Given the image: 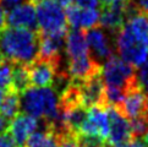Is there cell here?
I'll return each instance as SVG.
<instances>
[{
  "mask_svg": "<svg viewBox=\"0 0 148 147\" xmlns=\"http://www.w3.org/2000/svg\"><path fill=\"white\" fill-rule=\"evenodd\" d=\"M0 53L10 63L29 65L39 54V31L6 27L0 32Z\"/></svg>",
  "mask_w": 148,
  "mask_h": 147,
  "instance_id": "1",
  "label": "cell"
},
{
  "mask_svg": "<svg viewBox=\"0 0 148 147\" xmlns=\"http://www.w3.org/2000/svg\"><path fill=\"white\" fill-rule=\"evenodd\" d=\"M102 77L107 87L120 88L125 91V93L138 86L134 66L115 55L104 63Z\"/></svg>",
  "mask_w": 148,
  "mask_h": 147,
  "instance_id": "2",
  "label": "cell"
},
{
  "mask_svg": "<svg viewBox=\"0 0 148 147\" xmlns=\"http://www.w3.org/2000/svg\"><path fill=\"white\" fill-rule=\"evenodd\" d=\"M116 49L120 58L134 67H140L148 60V48L124 25L116 33Z\"/></svg>",
  "mask_w": 148,
  "mask_h": 147,
  "instance_id": "3",
  "label": "cell"
},
{
  "mask_svg": "<svg viewBox=\"0 0 148 147\" xmlns=\"http://www.w3.org/2000/svg\"><path fill=\"white\" fill-rule=\"evenodd\" d=\"M37 20L43 33H58L67 31L65 11L56 0H45L37 6Z\"/></svg>",
  "mask_w": 148,
  "mask_h": 147,
  "instance_id": "4",
  "label": "cell"
},
{
  "mask_svg": "<svg viewBox=\"0 0 148 147\" xmlns=\"http://www.w3.org/2000/svg\"><path fill=\"white\" fill-rule=\"evenodd\" d=\"M60 63H55L53 60L43 59V58L38 56L33 63L28 65L31 87H51L55 81L56 74L59 71H62L60 69Z\"/></svg>",
  "mask_w": 148,
  "mask_h": 147,
  "instance_id": "5",
  "label": "cell"
},
{
  "mask_svg": "<svg viewBox=\"0 0 148 147\" xmlns=\"http://www.w3.org/2000/svg\"><path fill=\"white\" fill-rule=\"evenodd\" d=\"M110 130V122L104 106H94L88 109L87 119L84 120L83 125L78 134L89 135V136H99L104 140H108Z\"/></svg>",
  "mask_w": 148,
  "mask_h": 147,
  "instance_id": "6",
  "label": "cell"
},
{
  "mask_svg": "<svg viewBox=\"0 0 148 147\" xmlns=\"http://www.w3.org/2000/svg\"><path fill=\"white\" fill-rule=\"evenodd\" d=\"M105 109H107L109 122H110V130H109V136L107 140L108 145L114 147L121 144L129 142L130 140H132L131 124L127 120V118H125L120 113V110L115 107L107 106Z\"/></svg>",
  "mask_w": 148,
  "mask_h": 147,
  "instance_id": "7",
  "label": "cell"
},
{
  "mask_svg": "<svg viewBox=\"0 0 148 147\" xmlns=\"http://www.w3.org/2000/svg\"><path fill=\"white\" fill-rule=\"evenodd\" d=\"M66 32L58 33H43L39 31V58L60 63L62 60V52H64Z\"/></svg>",
  "mask_w": 148,
  "mask_h": 147,
  "instance_id": "8",
  "label": "cell"
},
{
  "mask_svg": "<svg viewBox=\"0 0 148 147\" xmlns=\"http://www.w3.org/2000/svg\"><path fill=\"white\" fill-rule=\"evenodd\" d=\"M38 125V119L27 114L20 113L16 118H14L10 122L8 131L11 134L16 147H26L28 139L37 131Z\"/></svg>",
  "mask_w": 148,
  "mask_h": 147,
  "instance_id": "9",
  "label": "cell"
},
{
  "mask_svg": "<svg viewBox=\"0 0 148 147\" xmlns=\"http://www.w3.org/2000/svg\"><path fill=\"white\" fill-rule=\"evenodd\" d=\"M66 21L71 28L91 30L99 26L100 12L93 9H81L77 5H70L66 8Z\"/></svg>",
  "mask_w": 148,
  "mask_h": 147,
  "instance_id": "10",
  "label": "cell"
},
{
  "mask_svg": "<svg viewBox=\"0 0 148 147\" xmlns=\"http://www.w3.org/2000/svg\"><path fill=\"white\" fill-rule=\"evenodd\" d=\"M6 25H9L10 27L39 31L38 20H37V10L34 9V4L28 1L12 9L11 11H9Z\"/></svg>",
  "mask_w": 148,
  "mask_h": 147,
  "instance_id": "11",
  "label": "cell"
},
{
  "mask_svg": "<svg viewBox=\"0 0 148 147\" xmlns=\"http://www.w3.org/2000/svg\"><path fill=\"white\" fill-rule=\"evenodd\" d=\"M86 39L89 48V53L98 63L107 61L112 58L113 47L109 43L108 37L103 32L102 27H94L86 32Z\"/></svg>",
  "mask_w": 148,
  "mask_h": 147,
  "instance_id": "12",
  "label": "cell"
},
{
  "mask_svg": "<svg viewBox=\"0 0 148 147\" xmlns=\"http://www.w3.org/2000/svg\"><path fill=\"white\" fill-rule=\"evenodd\" d=\"M80 86L82 103L87 109L94 106H104V81L102 74H98L96 76L83 81L76 82Z\"/></svg>",
  "mask_w": 148,
  "mask_h": 147,
  "instance_id": "13",
  "label": "cell"
},
{
  "mask_svg": "<svg viewBox=\"0 0 148 147\" xmlns=\"http://www.w3.org/2000/svg\"><path fill=\"white\" fill-rule=\"evenodd\" d=\"M120 113L127 119H135L143 115L148 109V97L137 86L125 94L123 103L118 107Z\"/></svg>",
  "mask_w": 148,
  "mask_h": 147,
  "instance_id": "14",
  "label": "cell"
},
{
  "mask_svg": "<svg viewBox=\"0 0 148 147\" xmlns=\"http://www.w3.org/2000/svg\"><path fill=\"white\" fill-rule=\"evenodd\" d=\"M65 52L67 55V60L80 59L82 56L91 54L86 39V32L83 30L71 28L70 31H67L65 41Z\"/></svg>",
  "mask_w": 148,
  "mask_h": 147,
  "instance_id": "15",
  "label": "cell"
},
{
  "mask_svg": "<svg viewBox=\"0 0 148 147\" xmlns=\"http://www.w3.org/2000/svg\"><path fill=\"white\" fill-rule=\"evenodd\" d=\"M29 87H31V80H29L28 65L12 63L11 85H10V88L12 91L17 92L18 94H22Z\"/></svg>",
  "mask_w": 148,
  "mask_h": 147,
  "instance_id": "16",
  "label": "cell"
},
{
  "mask_svg": "<svg viewBox=\"0 0 148 147\" xmlns=\"http://www.w3.org/2000/svg\"><path fill=\"white\" fill-rule=\"evenodd\" d=\"M21 112V94L12 91L11 88L5 92V97L3 104L0 107V114L8 120L11 122L14 118H16Z\"/></svg>",
  "mask_w": 148,
  "mask_h": 147,
  "instance_id": "17",
  "label": "cell"
},
{
  "mask_svg": "<svg viewBox=\"0 0 148 147\" xmlns=\"http://www.w3.org/2000/svg\"><path fill=\"white\" fill-rule=\"evenodd\" d=\"M125 26L141 43L148 48V17L145 14H137L125 22Z\"/></svg>",
  "mask_w": 148,
  "mask_h": 147,
  "instance_id": "18",
  "label": "cell"
},
{
  "mask_svg": "<svg viewBox=\"0 0 148 147\" xmlns=\"http://www.w3.org/2000/svg\"><path fill=\"white\" fill-rule=\"evenodd\" d=\"M26 147H58V141L55 135L42 125V130L36 131L31 136Z\"/></svg>",
  "mask_w": 148,
  "mask_h": 147,
  "instance_id": "19",
  "label": "cell"
},
{
  "mask_svg": "<svg viewBox=\"0 0 148 147\" xmlns=\"http://www.w3.org/2000/svg\"><path fill=\"white\" fill-rule=\"evenodd\" d=\"M11 72H12V63L8 60L0 64V90L8 91L11 85Z\"/></svg>",
  "mask_w": 148,
  "mask_h": 147,
  "instance_id": "20",
  "label": "cell"
},
{
  "mask_svg": "<svg viewBox=\"0 0 148 147\" xmlns=\"http://www.w3.org/2000/svg\"><path fill=\"white\" fill-rule=\"evenodd\" d=\"M78 145L80 147H109L107 140L99 136H89V135H77Z\"/></svg>",
  "mask_w": 148,
  "mask_h": 147,
  "instance_id": "21",
  "label": "cell"
},
{
  "mask_svg": "<svg viewBox=\"0 0 148 147\" xmlns=\"http://www.w3.org/2000/svg\"><path fill=\"white\" fill-rule=\"evenodd\" d=\"M136 78L141 91L148 97V60L136 71Z\"/></svg>",
  "mask_w": 148,
  "mask_h": 147,
  "instance_id": "22",
  "label": "cell"
},
{
  "mask_svg": "<svg viewBox=\"0 0 148 147\" xmlns=\"http://www.w3.org/2000/svg\"><path fill=\"white\" fill-rule=\"evenodd\" d=\"M58 141V147H80L77 135L72 133H65L55 136Z\"/></svg>",
  "mask_w": 148,
  "mask_h": 147,
  "instance_id": "23",
  "label": "cell"
},
{
  "mask_svg": "<svg viewBox=\"0 0 148 147\" xmlns=\"http://www.w3.org/2000/svg\"><path fill=\"white\" fill-rule=\"evenodd\" d=\"M75 3L81 9H93V10H97L99 6L103 5L102 0H75Z\"/></svg>",
  "mask_w": 148,
  "mask_h": 147,
  "instance_id": "24",
  "label": "cell"
},
{
  "mask_svg": "<svg viewBox=\"0 0 148 147\" xmlns=\"http://www.w3.org/2000/svg\"><path fill=\"white\" fill-rule=\"evenodd\" d=\"M130 4L138 14H148V0H130Z\"/></svg>",
  "mask_w": 148,
  "mask_h": 147,
  "instance_id": "25",
  "label": "cell"
},
{
  "mask_svg": "<svg viewBox=\"0 0 148 147\" xmlns=\"http://www.w3.org/2000/svg\"><path fill=\"white\" fill-rule=\"evenodd\" d=\"M28 1L29 0H0V5L5 9V11L9 12V11H11L12 9L17 8L25 3H28Z\"/></svg>",
  "mask_w": 148,
  "mask_h": 147,
  "instance_id": "26",
  "label": "cell"
},
{
  "mask_svg": "<svg viewBox=\"0 0 148 147\" xmlns=\"http://www.w3.org/2000/svg\"><path fill=\"white\" fill-rule=\"evenodd\" d=\"M0 147H16V144L9 131H5L0 135Z\"/></svg>",
  "mask_w": 148,
  "mask_h": 147,
  "instance_id": "27",
  "label": "cell"
},
{
  "mask_svg": "<svg viewBox=\"0 0 148 147\" xmlns=\"http://www.w3.org/2000/svg\"><path fill=\"white\" fill-rule=\"evenodd\" d=\"M114 147H147V145L145 144V141L142 139H132L129 142L121 144V145L114 146Z\"/></svg>",
  "mask_w": 148,
  "mask_h": 147,
  "instance_id": "28",
  "label": "cell"
},
{
  "mask_svg": "<svg viewBox=\"0 0 148 147\" xmlns=\"http://www.w3.org/2000/svg\"><path fill=\"white\" fill-rule=\"evenodd\" d=\"M6 19H8V14L5 11V9L0 5V32L6 28Z\"/></svg>",
  "mask_w": 148,
  "mask_h": 147,
  "instance_id": "29",
  "label": "cell"
},
{
  "mask_svg": "<svg viewBox=\"0 0 148 147\" xmlns=\"http://www.w3.org/2000/svg\"><path fill=\"white\" fill-rule=\"evenodd\" d=\"M9 125H10V122H8V120L0 114V135L5 133V131H8Z\"/></svg>",
  "mask_w": 148,
  "mask_h": 147,
  "instance_id": "30",
  "label": "cell"
},
{
  "mask_svg": "<svg viewBox=\"0 0 148 147\" xmlns=\"http://www.w3.org/2000/svg\"><path fill=\"white\" fill-rule=\"evenodd\" d=\"M58 3H59L61 6H64V8H69L70 5H72V1L73 0H56Z\"/></svg>",
  "mask_w": 148,
  "mask_h": 147,
  "instance_id": "31",
  "label": "cell"
},
{
  "mask_svg": "<svg viewBox=\"0 0 148 147\" xmlns=\"http://www.w3.org/2000/svg\"><path fill=\"white\" fill-rule=\"evenodd\" d=\"M5 92H6V91H3V90H0V107H1V104H3L4 97H5Z\"/></svg>",
  "mask_w": 148,
  "mask_h": 147,
  "instance_id": "32",
  "label": "cell"
},
{
  "mask_svg": "<svg viewBox=\"0 0 148 147\" xmlns=\"http://www.w3.org/2000/svg\"><path fill=\"white\" fill-rule=\"evenodd\" d=\"M32 4H40V3H43V1H45V0H29Z\"/></svg>",
  "mask_w": 148,
  "mask_h": 147,
  "instance_id": "33",
  "label": "cell"
},
{
  "mask_svg": "<svg viewBox=\"0 0 148 147\" xmlns=\"http://www.w3.org/2000/svg\"><path fill=\"white\" fill-rule=\"evenodd\" d=\"M142 140L145 141V144H146V145H147V147H148V133H147V134L143 136V139H142Z\"/></svg>",
  "mask_w": 148,
  "mask_h": 147,
  "instance_id": "34",
  "label": "cell"
},
{
  "mask_svg": "<svg viewBox=\"0 0 148 147\" xmlns=\"http://www.w3.org/2000/svg\"><path fill=\"white\" fill-rule=\"evenodd\" d=\"M103 1V4H107V3H109V1H112V0H102Z\"/></svg>",
  "mask_w": 148,
  "mask_h": 147,
  "instance_id": "35",
  "label": "cell"
},
{
  "mask_svg": "<svg viewBox=\"0 0 148 147\" xmlns=\"http://www.w3.org/2000/svg\"><path fill=\"white\" fill-rule=\"evenodd\" d=\"M146 16H147V17H148V14H147V15H146Z\"/></svg>",
  "mask_w": 148,
  "mask_h": 147,
  "instance_id": "36",
  "label": "cell"
}]
</instances>
